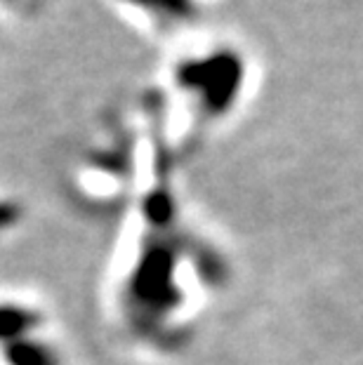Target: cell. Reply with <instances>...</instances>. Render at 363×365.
Returning <instances> with one entry per match:
<instances>
[{
    "label": "cell",
    "mask_w": 363,
    "mask_h": 365,
    "mask_svg": "<svg viewBox=\"0 0 363 365\" xmlns=\"http://www.w3.org/2000/svg\"><path fill=\"white\" fill-rule=\"evenodd\" d=\"M133 7L142 19L156 26H177L194 19L196 0H121Z\"/></svg>",
    "instance_id": "obj_2"
},
{
    "label": "cell",
    "mask_w": 363,
    "mask_h": 365,
    "mask_svg": "<svg viewBox=\"0 0 363 365\" xmlns=\"http://www.w3.org/2000/svg\"><path fill=\"white\" fill-rule=\"evenodd\" d=\"M243 61L234 50H215L189 57L177 66V88L194 99L203 115H224L241 88Z\"/></svg>",
    "instance_id": "obj_1"
}]
</instances>
